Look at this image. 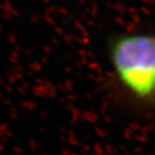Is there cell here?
<instances>
[{
    "label": "cell",
    "instance_id": "6da1fadb",
    "mask_svg": "<svg viewBox=\"0 0 155 155\" xmlns=\"http://www.w3.org/2000/svg\"><path fill=\"white\" fill-rule=\"evenodd\" d=\"M115 83L139 109L155 108V31L134 30L113 35L107 45Z\"/></svg>",
    "mask_w": 155,
    "mask_h": 155
}]
</instances>
